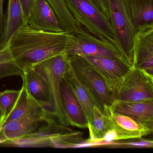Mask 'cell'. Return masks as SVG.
I'll return each mask as SVG.
<instances>
[{"label":"cell","instance_id":"1","mask_svg":"<svg viewBox=\"0 0 153 153\" xmlns=\"http://www.w3.org/2000/svg\"><path fill=\"white\" fill-rule=\"evenodd\" d=\"M68 32L37 30L25 24L8 42L9 46L23 72L42 62L65 53Z\"/></svg>","mask_w":153,"mask_h":153},{"label":"cell","instance_id":"2","mask_svg":"<svg viewBox=\"0 0 153 153\" xmlns=\"http://www.w3.org/2000/svg\"><path fill=\"white\" fill-rule=\"evenodd\" d=\"M65 53L68 56L114 58L132 66L115 45L99 39L88 33L80 25L73 32H68Z\"/></svg>","mask_w":153,"mask_h":153},{"label":"cell","instance_id":"3","mask_svg":"<svg viewBox=\"0 0 153 153\" xmlns=\"http://www.w3.org/2000/svg\"><path fill=\"white\" fill-rule=\"evenodd\" d=\"M68 56L65 53L50 58L33 68L46 79L49 86L51 98V111L58 123L68 127L69 124L64 111L61 93V80L69 66Z\"/></svg>","mask_w":153,"mask_h":153},{"label":"cell","instance_id":"4","mask_svg":"<svg viewBox=\"0 0 153 153\" xmlns=\"http://www.w3.org/2000/svg\"><path fill=\"white\" fill-rule=\"evenodd\" d=\"M65 1L73 17L87 32L116 45L110 19L92 0Z\"/></svg>","mask_w":153,"mask_h":153},{"label":"cell","instance_id":"5","mask_svg":"<svg viewBox=\"0 0 153 153\" xmlns=\"http://www.w3.org/2000/svg\"><path fill=\"white\" fill-rule=\"evenodd\" d=\"M114 42L132 66L133 46L137 31L131 20L124 0H107Z\"/></svg>","mask_w":153,"mask_h":153},{"label":"cell","instance_id":"6","mask_svg":"<svg viewBox=\"0 0 153 153\" xmlns=\"http://www.w3.org/2000/svg\"><path fill=\"white\" fill-rule=\"evenodd\" d=\"M71 68L80 82L88 89L102 113L114 101L112 93L101 75L82 56L70 55Z\"/></svg>","mask_w":153,"mask_h":153},{"label":"cell","instance_id":"7","mask_svg":"<svg viewBox=\"0 0 153 153\" xmlns=\"http://www.w3.org/2000/svg\"><path fill=\"white\" fill-rule=\"evenodd\" d=\"M114 100L125 102L153 101V76L132 67L113 94Z\"/></svg>","mask_w":153,"mask_h":153},{"label":"cell","instance_id":"8","mask_svg":"<svg viewBox=\"0 0 153 153\" xmlns=\"http://www.w3.org/2000/svg\"><path fill=\"white\" fill-rule=\"evenodd\" d=\"M51 116H53L52 113L46 109L4 123L0 128V134L7 139L15 141L60 125L53 120Z\"/></svg>","mask_w":153,"mask_h":153},{"label":"cell","instance_id":"9","mask_svg":"<svg viewBox=\"0 0 153 153\" xmlns=\"http://www.w3.org/2000/svg\"><path fill=\"white\" fill-rule=\"evenodd\" d=\"M82 57L103 78L113 95L118 85L132 67L114 58L88 56Z\"/></svg>","mask_w":153,"mask_h":153},{"label":"cell","instance_id":"10","mask_svg":"<svg viewBox=\"0 0 153 153\" xmlns=\"http://www.w3.org/2000/svg\"><path fill=\"white\" fill-rule=\"evenodd\" d=\"M132 67L153 76V24L137 31L133 43Z\"/></svg>","mask_w":153,"mask_h":153},{"label":"cell","instance_id":"11","mask_svg":"<svg viewBox=\"0 0 153 153\" xmlns=\"http://www.w3.org/2000/svg\"><path fill=\"white\" fill-rule=\"evenodd\" d=\"M110 108L114 112L130 117L153 133V101L125 102L114 100Z\"/></svg>","mask_w":153,"mask_h":153},{"label":"cell","instance_id":"12","mask_svg":"<svg viewBox=\"0 0 153 153\" xmlns=\"http://www.w3.org/2000/svg\"><path fill=\"white\" fill-rule=\"evenodd\" d=\"M27 24L37 30L54 33L64 31L46 0L34 1Z\"/></svg>","mask_w":153,"mask_h":153},{"label":"cell","instance_id":"13","mask_svg":"<svg viewBox=\"0 0 153 153\" xmlns=\"http://www.w3.org/2000/svg\"><path fill=\"white\" fill-rule=\"evenodd\" d=\"M104 114L109 118V129H113L117 132L120 140L139 139L152 133L130 117L113 111L110 107L105 111Z\"/></svg>","mask_w":153,"mask_h":153},{"label":"cell","instance_id":"14","mask_svg":"<svg viewBox=\"0 0 153 153\" xmlns=\"http://www.w3.org/2000/svg\"><path fill=\"white\" fill-rule=\"evenodd\" d=\"M60 85L62 104L69 125L87 128L88 126L87 119L64 76L61 80Z\"/></svg>","mask_w":153,"mask_h":153},{"label":"cell","instance_id":"15","mask_svg":"<svg viewBox=\"0 0 153 153\" xmlns=\"http://www.w3.org/2000/svg\"><path fill=\"white\" fill-rule=\"evenodd\" d=\"M23 86L30 95L45 108L52 107L51 98L48 83L44 77L32 68L23 72Z\"/></svg>","mask_w":153,"mask_h":153},{"label":"cell","instance_id":"16","mask_svg":"<svg viewBox=\"0 0 153 153\" xmlns=\"http://www.w3.org/2000/svg\"><path fill=\"white\" fill-rule=\"evenodd\" d=\"M64 77L82 107L89 124L93 119L94 107L95 106L99 109L97 103L88 89L78 78L70 62Z\"/></svg>","mask_w":153,"mask_h":153},{"label":"cell","instance_id":"17","mask_svg":"<svg viewBox=\"0 0 153 153\" xmlns=\"http://www.w3.org/2000/svg\"><path fill=\"white\" fill-rule=\"evenodd\" d=\"M131 22L136 30L153 24V0H124Z\"/></svg>","mask_w":153,"mask_h":153},{"label":"cell","instance_id":"18","mask_svg":"<svg viewBox=\"0 0 153 153\" xmlns=\"http://www.w3.org/2000/svg\"><path fill=\"white\" fill-rule=\"evenodd\" d=\"M27 24L24 16L21 0H9L7 16L4 19V27L0 37V43L7 44L15 32Z\"/></svg>","mask_w":153,"mask_h":153},{"label":"cell","instance_id":"19","mask_svg":"<svg viewBox=\"0 0 153 153\" xmlns=\"http://www.w3.org/2000/svg\"><path fill=\"white\" fill-rule=\"evenodd\" d=\"M46 109H47L35 101L28 94L26 88L22 86L17 101L4 123L18 120Z\"/></svg>","mask_w":153,"mask_h":153},{"label":"cell","instance_id":"20","mask_svg":"<svg viewBox=\"0 0 153 153\" xmlns=\"http://www.w3.org/2000/svg\"><path fill=\"white\" fill-rule=\"evenodd\" d=\"M23 72L17 63L10 49L8 43H0V79L10 76L22 77Z\"/></svg>","mask_w":153,"mask_h":153},{"label":"cell","instance_id":"21","mask_svg":"<svg viewBox=\"0 0 153 153\" xmlns=\"http://www.w3.org/2000/svg\"><path fill=\"white\" fill-rule=\"evenodd\" d=\"M56 15L63 31H74L79 25L69 10L65 0H46Z\"/></svg>","mask_w":153,"mask_h":153},{"label":"cell","instance_id":"22","mask_svg":"<svg viewBox=\"0 0 153 153\" xmlns=\"http://www.w3.org/2000/svg\"><path fill=\"white\" fill-rule=\"evenodd\" d=\"M109 120L108 116L95 106L92 122L88 124V128L89 137L87 141L97 142L102 139L109 129Z\"/></svg>","mask_w":153,"mask_h":153},{"label":"cell","instance_id":"23","mask_svg":"<svg viewBox=\"0 0 153 153\" xmlns=\"http://www.w3.org/2000/svg\"><path fill=\"white\" fill-rule=\"evenodd\" d=\"M20 94V90H7L0 93V108L4 114V121L14 108Z\"/></svg>","mask_w":153,"mask_h":153},{"label":"cell","instance_id":"24","mask_svg":"<svg viewBox=\"0 0 153 153\" xmlns=\"http://www.w3.org/2000/svg\"><path fill=\"white\" fill-rule=\"evenodd\" d=\"M114 146L131 148H152L153 147V141L150 140L146 139L123 143L114 141L112 146Z\"/></svg>","mask_w":153,"mask_h":153},{"label":"cell","instance_id":"25","mask_svg":"<svg viewBox=\"0 0 153 153\" xmlns=\"http://www.w3.org/2000/svg\"><path fill=\"white\" fill-rule=\"evenodd\" d=\"M34 1V0H21L23 13H24V16L26 23H27V19L29 17Z\"/></svg>","mask_w":153,"mask_h":153},{"label":"cell","instance_id":"26","mask_svg":"<svg viewBox=\"0 0 153 153\" xmlns=\"http://www.w3.org/2000/svg\"><path fill=\"white\" fill-rule=\"evenodd\" d=\"M92 1L102 10V12L106 16V17L110 19V15H109L107 0H92Z\"/></svg>","mask_w":153,"mask_h":153},{"label":"cell","instance_id":"27","mask_svg":"<svg viewBox=\"0 0 153 153\" xmlns=\"http://www.w3.org/2000/svg\"><path fill=\"white\" fill-rule=\"evenodd\" d=\"M4 0H0V37L3 32V27L4 25V17L3 13V5Z\"/></svg>","mask_w":153,"mask_h":153},{"label":"cell","instance_id":"28","mask_svg":"<svg viewBox=\"0 0 153 153\" xmlns=\"http://www.w3.org/2000/svg\"><path fill=\"white\" fill-rule=\"evenodd\" d=\"M4 121V115L2 110L0 108V128L2 126Z\"/></svg>","mask_w":153,"mask_h":153}]
</instances>
